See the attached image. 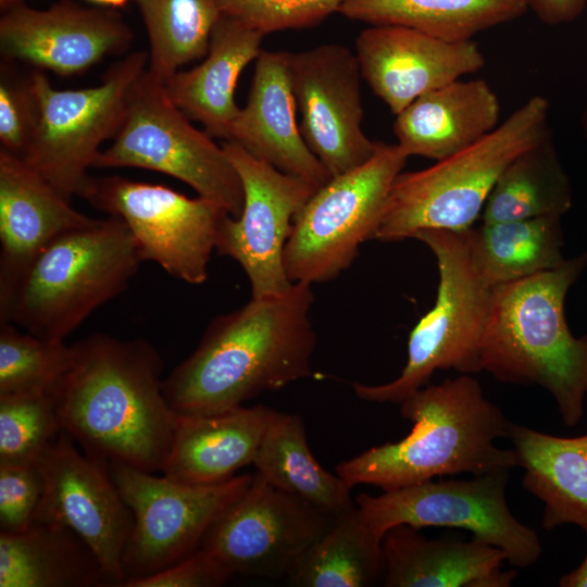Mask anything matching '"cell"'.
<instances>
[{
    "label": "cell",
    "instance_id": "obj_1",
    "mask_svg": "<svg viewBox=\"0 0 587 587\" xmlns=\"http://www.w3.org/2000/svg\"><path fill=\"white\" fill-rule=\"evenodd\" d=\"M313 302L311 285L297 282L284 294L251 297L214 317L196 349L163 379L171 408L179 414L218 413L310 377Z\"/></svg>",
    "mask_w": 587,
    "mask_h": 587
},
{
    "label": "cell",
    "instance_id": "obj_2",
    "mask_svg": "<svg viewBox=\"0 0 587 587\" xmlns=\"http://www.w3.org/2000/svg\"><path fill=\"white\" fill-rule=\"evenodd\" d=\"M54 395L62 427L89 455L155 473L167 458L176 412L163 392V360L145 339L93 334Z\"/></svg>",
    "mask_w": 587,
    "mask_h": 587
},
{
    "label": "cell",
    "instance_id": "obj_3",
    "mask_svg": "<svg viewBox=\"0 0 587 587\" xmlns=\"http://www.w3.org/2000/svg\"><path fill=\"white\" fill-rule=\"evenodd\" d=\"M400 404L401 415L413 424L410 434L336 466L350 489L369 484L385 491L445 475H480L517 466L515 451L496 445L508 438L511 422L471 374L427 384Z\"/></svg>",
    "mask_w": 587,
    "mask_h": 587
},
{
    "label": "cell",
    "instance_id": "obj_4",
    "mask_svg": "<svg viewBox=\"0 0 587 587\" xmlns=\"http://www.w3.org/2000/svg\"><path fill=\"white\" fill-rule=\"evenodd\" d=\"M587 266V252L559 266L492 287L480 366L501 383L536 385L554 399L566 427L585 414L587 334H572L565 299Z\"/></svg>",
    "mask_w": 587,
    "mask_h": 587
},
{
    "label": "cell",
    "instance_id": "obj_5",
    "mask_svg": "<svg viewBox=\"0 0 587 587\" xmlns=\"http://www.w3.org/2000/svg\"><path fill=\"white\" fill-rule=\"evenodd\" d=\"M141 262L121 218H97L60 235L35 258L0 300V322L40 338L64 340L127 288Z\"/></svg>",
    "mask_w": 587,
    "mask_h": 587
},
{
    "label": "cell",
    "instance_id": "obj_6",
    "mask_svg": "<svg viewBox=\"0 0 587 587\" xmlns=\"http://www.w3.org/2000/svg\"><path fill=\"white\" fill-rule=\"evenodd\" d=\"M549 113L548 99L535 95L474 145L429 167L401 172L390 189L375 239L401 241L425 229L461 232L473 227L509 163L552 135Z\"/></svg>",
    "mask_w": 587,
    "mask_h": 587
},
{
    "label": "cell",
    "instance_id": "obj_7",
    "mask_svg": "<svg viewBox=\"0 0 587 587\" xmlns=\"http://www.w3.org/2000/svg\"><path fill=\"white\" fill-rule=\"evenodd\" d=\"M412 238L426 245L436 259V300L409 335L408 359L400 375L380 385L352 384L363 401L400 404L426 386L438 370L471 375L482 372L480 346L492 288L472 264L465 230L425 229Z\"/></svg>",
    "mask_w": 587,
    "mask_h": 587
},
{
    "label": "cell",
    "instance_id": "obj_8",
    "mask_svg": "<svg viewBox=\"0 0 587 587\" xmlns=\"http://www.w3.org/2000/svg\"><path fill=\"white\" fill-rule=\"evenodd\" d=\"M189 120L164 83L146 70L130 89L121 128L93 167H139L170 175L239 216L243 188L235 167L223 146Z\"/></svg>",
    "mask_w": 587,
    "mask_h": 587
},
{
    "label": "cell",
    "instance_id": "obj_9",
    "mask_svg": "<svg viewBox=\"0 0 587 587\" xmlns=\"http://www.w3.org/2000/svg\"><path fill=\"white\" fill-rule=\"evenodd\" d=\"M408 158L397 143L378 141L366 163L334 176L312 195L295 216L284 250L291 283L329 282L351 266L360 246L375 239Z\"/></svg>",
    "mask_w": 587,
    "mask_h": 587
},
{
    "label": "cell",
    "instance_id": "obj_10",
    "mask_svg": "<svg viewBox=\"0 0 587 587\" xmlns=\"http://www.w3.org/2000/svg\"><path fill=\"white\" fill-rule=\"evenodd\" d=\"M149 54L135 51L115 62L98 86L54 89L33 68L40 104L38 126L24 161L66 199H86L100 145L114 138L125 117L130 89L148 67Z\"/></svg>",
    "mask_w": 587,
    "mask_h": 587
},
{
    "label": "cell",
    "instance_id": "obj_11",
    "mask_svg": "<svg viewBox=\"0 0 587 587\" xmlns=\"http://www.w3.org/2000/svg\"><path fill=\"white\" fill-rule=\"evenodd\" d=\"M510 471L473 475L471 479H433L370 496L354 502L373 532L383 536L392 527L408 525L460 528L473 538L501 549L516 567L534 565L541 555L535 529L511 513L505 489Z\"/></svg>",
    "mask_w": 587,
    "mask_h": 587
},
{
    "label": "cell",
    "instance_id": "obj_12",
    "mask_svg": "<svg viewBox=\"0 0 587 587\" xmlns=\"http://www.w3.org/2000/svg\"><path fill=\"white\" fill-rule=\"evenodd\" d=\"M108 465L134 519L123 554L122 587L199 549L213 523L253 478L243 473L217 484L190 485L117 462Z\"/></svg>",
    "mask_w": 587,
    "mask_h": 587
},
{
    "label": "cell",
    "instance_id": "obj_13",
    "mask_svg": "<svg viewBox=\"0 0 587 587\" xmlns=\"http://www.w3.org/2000/svg\"><path fill=\"white\" fill-rule=\"evenodd\" d=\"M85 200L125 223L142 261L191 285L208 279L217 230L229 214L216 202L116 175L93 177Z\"/></svg>",
    "mask_w": 587,
    "mask_h": 587
},
{
    "label": "cell",
    "instance_id": "obj_14",
    "mask_svg": "<svg viewBox=\"0 0 587 587\" xmlns=\"http://www.w3.org/2000/svg\"><path fill=\"white\" fill-rule=\"evenodd\" d=\"M335 517L255 473L247 490L210 527L200 548L232 575L289 576Z\"/></svg>",
    "mask_w": 587,
    "mask_h": 587
},
{
    "label": "cell",
    "instance_id": "obj_15",
    "mask_svg": "<svg viewBox=\"0 0 587 587\" xmlns=\"http://www.w3.org/2000/svg\"><path fill=\"white\" fill-rule=\"evenodd\" d=\"M222 146L241 180L243 205L239 216L223 218L215 250L242 267L251 297L284 294L292 285L284 266L285 246L295 216L316 190L234 141Z\"/></svg>",
    "mask_w": 587,
    "mask_h": 587
},
{
    "label": "cell",
    "instance_id": "obj_16",
    "mask_svg": "<svg viewBox=\"0 0 587 587\" xmlns=\"http://www.w3.org/2000/svg\"><path fill=\"white\" fill-rule=\"evenodd\" d=\"M37 464L43 494L33 523L59 524L75 532L98 558L111 586L122 587L123 554L134 519L108 463L87 454L63 430Z\"/></svg>",
    "mask_w": 587,
    "mask_h": 587
},
{
    "label": "cell",
    "instance_id": "obj_17",
    "mask_svg": "<svg viewBox=\"0 0 587 587\" xmlns=\"http://www.w3.org/2000/svg\"><path fill=\"white\" fill-rule=\"evenodd\" d=\"M301 135L330 175L366 163L378 141L362 128L361 72L357 55L338 43L289 53Z\"/></svg>",
    "mask_w": 587,
    "mask_h": 587
},
{
    "label": "cell",
    "instance_id": "obj_18",
    "mask_svg": "<svg viewBox=\"0 0 587 587\" xmlns=\"http://www.w3.org/2000/svg\"><path fill=\"white\" fill-rule=\"evenodd\" d=\"M133 32L115 9L60 0L48 9L26 3L2 12L4 60L60 76L82 74L109 55L127 51Z\"/></svg>",
    "mask_w": 587,
    "mask_h": 587
},
{
    "label": "cell",
    "instance_id": "obj_19",
    "mask_svg": "<svg viewBox=\"0 0 587 587\" xmlns=\"http://www.w3.org/2000/svg\"><path fill=\"white\" fill-rule=\"evenodd\" d=\"M361 76L397 115L419 97L484 67L474 40L452 42L400 25H371L355 40Z\"/></svg>",
    "mask_w": 587,
    "mask_h": 587
},
{
    "label": "cell",
    "instance_id": "obj_20",
    "mask_svg": "<svg viewBox=\"0 0 587 587\" xmlns=\"http://www.w3.org/2000/svg\"><path fill=\"white\" fill-rule=\"evenodd\" d=\"M289 53L260 52L247 103L240 109L224 141L238 143L253 157L319 190L333 176L301 135Z\"/></svg>",
    "mask_w": 587,
    "mask_h": 587
},
{
    "label": "cell",
    "instance_id": "obj_21",
    "mask_svg": "<svg viewBox=\"0 0 587 587\" xmlns=\"http://www.w3.org/2000/svg\"><path fill=\"white\" fill-rule=\"evenodd\" d=\"M70 201L22 158L0 149V300L51 241L97 220Z\"/></svg>",
    "mask_w": 587,
    "mask_h": 587
},
{
    "label": "cell",
    "instance_id": "obj_22",
    "mask_svg": "<svg viewBox=\"0 0 587 587\" xmlns=\"http://www.w3.org/2000/svg\"><path fill=\"white\" fill-rule=\"evenodd\" d=\"M277 411L263 404L212 414H176L163 476L190 485H212L253 464Z\"/></svg>",
    "mask_w": 587,
    "mask_h": 587
},
{
    "label": "cell",
    "instance_id": "obj_23",
    "mask_svg": "<svg viewBox=\"0 0 587 587\" xmlns=\"http://www.w3.org/2000/svg\"><path fill=\"white\" fill-rule=\"evenodd\" d=\"M384 585L388 587H509L517 575L502 570L505 553L472 537L428 539L408 525L382 539Z\"/></svg>",
    "mask_w": 587,
    "mask_h": 587
},
{
    "label": "cell",
    "instance_id": "obj_24",
    "mask_svg": "<svg viewBox=\"0 0 587 587\" xmlns=\"http://www.w3.org/2000/svg\"><path fill=\"white\" fill-rule=\"evenodd\" d=\"M499 117V98L486 80L457 79L415 99L396 115L392 128L408 157L436 162L490 134Z\"/></svg>",
    "mask_w": 587,
    "mask_h": 587
},
{
    "label": "cell",
    "instance_id": "obj_25",
    "mask_svg": "<svg viewBox=\"0 0 587 587\" xmlns=\"http://www.w3.org/2000/svg\"><path fill=\"white\" fill-rule=\"evenodd\" d=\"M264 36L222 14L203 61L188 71H178L164 84L175 105L190 120L201 123L210 136L227 139L240 111L235 101L238 79L259 57Z\"/></svg>",
    "mask_w": 587,
    "mask_h": 587
},
{
    "label": "cell",
    "instance_id": "obj_26",
    "mask_svg": "<svg viewBox=\"0 0 587 587\" xmlns=\"http://www.w3.org/2000/svg\"><path fill=\"white\" fill-rule=\"evenodd\" d=\"M522 485L544 503L542 526L587 524V434L560 437L511 423Z\"/></svg>",
    "mask_w": 587,
    "mask_h": 587
},
{
    "label": "cell",
    "instance_id": "obj_27",
    "mask_svg": "<svg viewBox=\"0 0 587 587\" xmlns=\"http://www.w3.org/2000/svg\"><path fill=\"white\" fill-rule=\"evenodd\" d=\"M0 587H112L98 558L72 529L33 523L0 532Z\"/></svg>",
    "mask_w": 587,
    "mask_h": 587
},
{
    "label": "cell",
    "instance_id": "obj_28",
    "mask_svg": "<svg viewBox=\"0 0 587 587\" xmlns=\"http://www.w3.org/2000/svg\"><path fill=\"white\" fill-rule=\"evenodd\" d=\"M465 238L475 271L491 288L565 261L560 216L482 223L466 229Z\"/></svg>",
    "mask_w": 587,
    "mask_h": 587
},
{
    "label": "cell",
    "instance_id": "obj_29",
    "mask_svg": "<svg viewBox=\"0 0 587 587\" xmlns=\"http://www.w3.org/2000/svg\"><path fill=\"white\" fill-rule=\"evenodd\" d=\"M527 11L523 0H346L338 13L371 25H400L460 42Z\"/></svg>",
    "mask_w": 587,
    "mask_h": 587
},
{
    "label": "cell",
    "instance_id": "obj_30",
    "mask_svg": "<svg viewBox=\"0 0 587 587\" xmlns=\"http://www.w3.org/2000/svg\"><path fill=\"white\" fill-rule=\"evenodd\" d=\"M253 465L255 473L275 488L333 515L354 505L346 483L322 467L313 457L299 415L277 412Z\"/></svg>",
    "mask_w": 587,
    "mask_h": 587
},
{
    "label": "cell",
    "instance_id": "obj_31",
    "mask_svg": "<svg viewBox=\"0 0 587 587\" xmlns=\"http://www.w3.org/2000/svg\"><path fill=\"white\" fill-rule=\"evenodd\" d=\"M573 190L552 135L516 155L503 170L482 212L483 223L562 217Z\"/></svg>",
    "mask_w": 587,
    "mask_h": 587
},
{
    "label": "cell",
    "instance_id": "obj_32",
    "mask_svg": "<svg viewBox=\"0 0 587 587\" xmlns=\"http://www.w3.org/2000/svg\"><path fill=\"white\" fill-rule=\"evenodd\" d=\"M384 569L382 538L354 504L336 515L288 578L298 587H367L384 578Z\"/></svg>",
    "mask_w": 587,
    "mask_h": 587
},
{
    "label": "cell",
    "instance_id": "obj_33",
    "mask_svg": "<svg viewBox=\"0 0 587 587\" xmlns=\"http://www.w3.org/2000/svg\"><path fill=\"white\" fill-rule=\"evenodd\" d=\"M149 38L148 72L166 83L183 65L204 58L222 13L214 0H135Z\"/></svg>",
    "mask_w": 587,
    "mask_h": 587
},
{
    "label": "cell",
    "instance_id": "obj_34",
    "mask_svg": "<svg viewBox=\"0 0 587 587\" xmlns=\"http://www.w3.org/2000/svg\"><path fill=\"white\" fill-rule=\"evenodd\" d=\"M75 347L0 322V396L54 392L70 371Z\"/></svg>",
    "mask_w": 587,
    "mask_h": 587
},
{
    "label": "cell",
    "instance_id": "obj_35",
    "mask_svg": "<svg viewBox=\"0 0 587 587\" xmlns=\"http://www.w3.org/2000/svg\"><path fill=\"white\" fill-rule=\"evenodd\" d=\"M63 432L54 392L0 396V464H33Z\"/></svg>",
    "mask_w": 587,
    "mask_h": 587
},
{
    "label": "cell",
    "instance_id": "obj_36",
    "mask_svg": "<svg viewBox=\"0 0 587 587\" xmlns=\"http://www.w3.org/2000/svg\"><path fill=\"white\" fill-rule=\"evenodd\" d=\"M40 116L33 71L21 73L16 62L0 64V149L24 159Z\"/></svg>",
    "mask_w": 587,
    "mask_h": 587
},
{
    "label": "cell",
    "instance_id": "obj_37",
    "mask_svg": "<svg viewBox=\"0 0 587 587\" xmlns=\"http://www.w3.org/2000/svg\"><path fill=\"white\" fill-rule=\"evenodd\" d=\"M221 13L263 35L314 26L346 0H214Z\"/></svg>",
    "mask_w": 587,
    "mask_h": 587
},
{
    "label": "cell",
    "instance_id": "obj_38",
    "mask_svg": "<svg viewBox=\"0 0 587 587\" xmlns=\"http://www.w3.org/2000/svg\"><path fill=\"white\" fill-rule=\"evenodd\" d=\"M43 494L37 462L0 464V532L18 533L33 523Z\"/></svg>",
    "mask_w": 587,
    "mask_h": 587
},
{
    "label": "cell",
    "instance_id": "obj_39",
    "mask_svg": "<svg viewBox=\"0 0 587 587\" xmlns=\"http://www.w3.org/2000/svg\"><path fill=\"white\" fill-rule=\"evenodd\" d=\"M232 574L209 552L199 548L176 563L124 587H218Z\"/></svg>",
    "mask_w": 587,
    "mask_h": 587
},
{
    "label": "cell",
    "instance_id": "obj_40",
    "mask_svg": "<svg viewBox=\"0 0 587 587\" xmlns=\"http://www.w3.org/2000/svg\"><path fill=\"white\" fill-rule=\"evenodd\" d=\"M540 22L558 26L574 22L585 11L587 0H523Z\"/></svg>",
    "mask_w": 587,
    "mask_h": 587
},
{
    "label": "cell",
    "instance_id": "obj_41",
    "mask_svg": "<svg viewBox=\"0 0 587 587\" xmlns=\"http://www.w3.org/2000/svg\"><path fill=\"white\" fill-rule=\"evenodd\" d=\"M582 528L587 534V524L584 525ZM559 586L587 587V552L584 560L576 569L561 576V578L559 579Z\"/></svg>",
    "mask_w": 587,
    "mask_h": 587
},
{
    "label": "cell",
    "instance_id": "obj_42",
    "mask_svg": "<svg viewBox=\"0 0 587 587\" xmlns=\"http://www.w3.org/2000/svg\"><path fill=\"white\" fill-rule=\"evenodd\" d=\"M101 5L102 8L118 9L125 7L129 0H87Z\"/></svg>",
    "mask_w": 587,
    "mask_h": 587
},
{
    "label": "cell",
    "instance_id": "obj_43",
    "mask_svg": "<svg viewBox=\"0 0 587 587\" xmlns=\"http://www.w3.org/2000/svg\"><path fill=\"white\" fill-rule=\"evenodd\" d=\"M27 0H0V11L5 12L12 8L25 4Z\"/></svg>",
    "mask_w": 587,
    "mask_h": 587
},
{
    "label": "cell",
    "instance_id": "obj_44",
    "mask_svg": "<svg viewBox=\"0 0 587 587\" xmlns=\"http://www.w3.org/2000/svg\"><path fill=\"white\" fill-rule=\"evenodd\" d=\"M582 127L584 129L585 135L587 136V103L582 116Z\"/></svg>",
    "mask_w": 587,
    "mask_h": 587
}]
</instances>
